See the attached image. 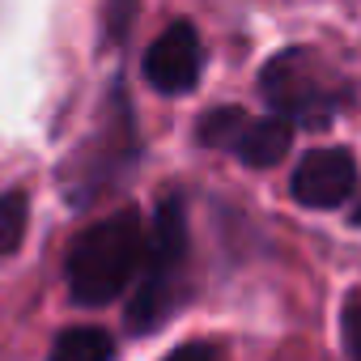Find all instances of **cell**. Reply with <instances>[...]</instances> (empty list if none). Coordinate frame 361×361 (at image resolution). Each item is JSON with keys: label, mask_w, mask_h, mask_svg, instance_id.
I'll return each mask as SVG.
<instances>
[{"label": "cell", "mask_w": 361, "mask_h": 361, "mask_svg": "<svg viewBox=\"0 0 361 361\" xmlns=\"http://www.w3.org/2000/svg\"><path fill=\"white\" fill-rule=\"evenodd\" d=\"M145 259V230L136 209H119L90 226L68 251V298L77 306L115 302Z\"/></svg>", "instance_id": "1"}, {"label": "cell", "mask_w": 361, "mask_h": 361, "mask_svg": "<svg viewBox=\"0 0 361 361\" xmlns=\"http://www.w3.org/2000/svg\"><path fill=\"white\" fill-rule=\"evenodd\" d=\"M183 259H188V209L178 196L161 200L157 221H153V238H145V259H140V281H136V298L128 306V327L132 331H157L170 310H174V285L183 276Z\"/></svg>", "instance_id": "2"}, {"label": "cell", "mask_w": 361, "mask_h": 361, "mask_svg": "<svg viewBox=\"0 0 361 361\" xmlns=\"http://www.w3.org/2000/svg\"><path fill=\"white\" fill-rule=\"evenodd\" d=\"M259 94L268 98V106L276 115H285L289 123H327V115L336 111V90L323 77V68L314 64L310 51L289 47L281 51L264 73H259Z\"/></svg>", "instance_id": "3"}, {"label": "cell", "mask_w": 361, "mask_h": 361, "mask_svg": "<svg viewBox=\"0 0 361 361\" xmlns=\"http://www.w3.org/2000/svg\"><path fill=\"white\" fill-rule=\"evenodd\" d=\"M200 64H204V56H200V39H196L192 22H174L145 51V81L157 94H188L200 81Z\"/></svg>", "instance_id": "4"}, {"label": "cell", "mask_w": 361, "mask_h": 361, "mask_svg": "<svg viewBox=\"0 0 361 361\" xmlns=\"http://www.w3.org/2000/svg\"><path fill=\"white\" fill-rule=\"evenodd\" d=\"M357 188V161L348 149H310L293 170V200L306 209H340Z\"/></svg>", "instance_id": "5"}, {"label": "cell", "mask_w": 361, "mask_h": 361, "mask_svg": "<svg viewBox=\"0 0 361 361\" xmlns=\"http://www.w3.org/2000/svg\"><path fill=\"white\" fill-rule=\"evenodd\" d=\"M289 145H293V123H289L285 115L272 111L268 119H251V123L243 128L234 153H238L247 166L264 170V166H276V161L289 153Z\"/></svg>", "instance_id": "6"}, {"label": "cell", "mask_w": 361, "mask_h": 361, "mask_svg": "<svg viewBox=\"0 0 361 361\" xmlns=\"http://www.w3.org/2000/svg\"><path fill=\"white\" fill-rule=\"evenodd\" d=\"M51 361H115V340L102 327H68L56 336Z\"/></svg>", "instance_id": "7"}, {"label": "cell", "mask_w": 361, "mask_h": 361, "mask_svg": "<svg viewBox=\"0 0 361 361\" xmlns=\"http://www.w3.org/2000/svg\"><path fill=\"white\" fill-rule=\"evenodd\" d=\"M247 123H251V119H247L243 106H217V111H209V115L200 119L196 136H200V145H209V149H234Z\"/></svg>", "instance_id": "8"}, {"label": "cell", "mask_w": 361, "mask_h": 361, "mask_svg": "<svg viewBox=\"0 0 361 361\" xmlns=\"http://www.w3.org/2000/svg\"><path fill=\"white\" fill-rule=\"evenodd\" d=\"M26 221H30V209H26L22 192H5V196H0V255H9V251L22 247Z\"/></svg>", "instance_id": "9"}, {"label": "cell", "mask_w": 361, "mask_h": 361, "mask_svg": "<svg viewBox=\"0 0 361 361\" xmlns=\"http://www.w3.org/2000/svg\"><path fill=\"white\" fill-rule=\"evenodd\" d=\"M340 336H344V361H361V293H353L340 310Z\"/></svg>", "instance_id": "10"}, {"label": "cell", "mask_w": 361, "mask_h": 361, "mask_svg": "<svg viewBox=\"0 0 361 361\" xmlns=\"http://www.w3.org/2000/svg\"><path fill=\"white\" fill-rule=\"evenodd\" d=\"M132 9H136V0H111V5H106V26H111V39H123Z\"/></svg>", "instance_id": "11"}, {"label": "cell", "mask_w": 361, "mask_h": 361, "mask_svg": "<svg viewBox=\"0 0 361 361\" xmlns=\"http://www.w3.org/2000/svg\"><path fill=\"white\" fill-rule=\"evenodd\" d=\"M161 361H217V348L213 344H204V340H192V344H178L170 357H161Z\"/></svg>", "instance_id": "12"}, {"label": "cell", "mask_w": 361, "mask_h": 361, "mask_svg": "<svg viewBox=\"0 0 361 361\" xmlns=\"http://www.w3.org/2000/svg\"><path fill=\"white\" fill-rule=\"evenodd\" d=\"M353 221H357V226H361V204H357V213H353Z\"/></svg>", "instance_id": "13"}]
</instances>
